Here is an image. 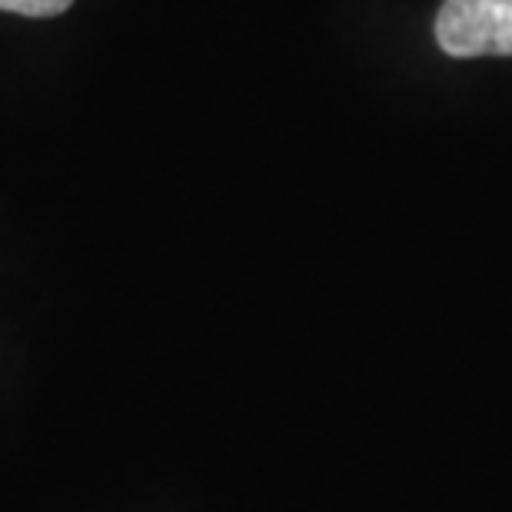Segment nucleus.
Returning <instances> with one entry per match:
<instances>
[{"mask_svg":"<svg viewBox=\"0 0 512 512\" xmlns=\"http://www.w3.org/2000/svg\"><path fill=\"white\" fill-rule=\"evenodd\" d=\"M436 40L449 57H512V0H446Z\"/></svg>","mask_w":512,"mask_h":512,"instance_id":"nucleus-1","label":"nucleus"},{"mask_svg":"<svg viewBox=\"0 0 512 512\" xmlns=\"http://www.w3.org/2000/svg\"><path fill=\"white\" fill-rule=\"evenodd\" d=\"M74 4V0H0V10L24 17H57Z\"/></svg>","mask_w":512,"mask_h":512,"instance_id":"nucleus-2","label":"nucleus"}]
</instances>
